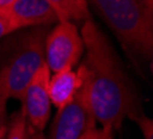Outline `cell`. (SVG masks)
<instances>
[{
  "label": "cell",
  "mask_w": 153,
  "mask_h": 139,
  "mask_svg": "<svg viewBox=\"0 0 153 139\" xmlns=\"http://www.w3.org/2000/svg\"><path fill=\"white\" fill-rule=\"evenodd\" d=\"M80 35L85 57L77 72L87 83L97 124L114 132L126 118L134 120L143 113L138 92L108 37L91 18L84 21Z\"/></svg>",
  "instance_id": "cell-1"
},
{
  "label": "cell",
  "mask_w": 153,
  "mask_h": 139,
  "mask_svg": "<svg viewBox=\"0 0 153 139\" xmlns=\"http://www.w3.org/2000/svg\"><path fill=\"white\" fill-rule=\"evenodd\" d=\"M132 58L152 62L153 0H87Z\"/></svg>",
  "instance_id": "cell-2"
},
{
  "label": "cell",
  "mask_w": 153,
  "mask_h": 139,
  "mask_svg": "<svg viewBox=\"0 0 153 139\" xmlns=\"http://www.w3.org/2000/svg\"><path fill=\"white\" fill-rule=\"evenodd\" d=\"M48 30V26L19 29L0 44V77L8 99L21 101L36 72L46 64L44 44Z\"/></svg>",
  "instance_id": "cell-3"
},
{
  "label": "cell",
  "mask_w": 153,
  "mask_h": 139,
  "mask_svg": "<svg viewBox=\"0 0 153 139\" xmlns=\"http://www.w3.org/2000/svg\"><path fill=\"white\" fill-rule=\"evenodd\" d=\"M94 128H97V120L90 105L88 87L82 76V86L75 98L57 110L51 125L50 139H82Z\"/></svg>",
  "instance_id": "cell-4"
},
{
  "label": "cell",
  "mask_w": 153,
  "mask_h": 139,
  "mask_svg": "<svg viewBox=\"0 0 153 139\" xmlns=\"http://www.w3.org/2000/svg\"><path fill=\"white\" fill-rule=\"evenodd\" d=\"M84 52V43L77 26L71 21H58L46 36L44 55L51 73L73 69Z\"/></svg>",
  "instance_id": "cell-5"
},
{
  "label": "cell",
  "mask_w": 153,
  "mask_h": 139,
  "mask_svg": "<svg viewBox=\"0 0 153 139\" xmlns=\"http://www.w3.org/2000/svg\"><path fill=\"white\" fill-rule=\"evenodd\" d=\"M51 72L44 64L30 80L22 95L21 110L29 121V124L36 129L43 131L51 113V101L48 94V80Z\"/></svg>",
  "instance_id": "cell-6"
},
{
  "label": "cell",
  "mask_w": 153,
  "mask_h": 139,
  "mask_svg": "<svg viewBox=\"0 0 153 139\" xmlns=\"http://www.w3.org/2000/svg\"><path fill=\"white\" fill-rule=\"evenodd\" d=\"M7 10L18 29L50 26L59 21L55 10L46 0H17Z\"/></svg>",
  "instance_id": "cell-7"
},
{
  "label": "cell",
  "mask_w": 153,
  "mask_h": 139,
  "mask_svg": "<svg viewBox=\"0 0 153 139\" xmlns=\"http://www.w3.org/2000/svg\"><path fill=\"white\" fill-rule=\"evenodd\" d=\"M80 86H82V76L77 73V70L65 69L50 75L48 94L51 105L57 107V110L62 109L75 98Z\"/></svg>",
  "instance_id": "cell-8"
},
{
  "label": "cell",
  "mask_w": 153,
  "mask_h": 139,
  "mask_svg": "<svg viewBox=\"0 0 153 139\" xmlns=\"http://www.w3.org/2000/svg\"><path fill=\"white\" fill-rule=\"evenodd\" d=\"M58 14L59 21H85L90 18L87 0H46Z\"/></svg>",
  "instance_id": "cell-9"
},
{
  "label": "cell",
  "mask_w": 153,
  "mask_h": 139,
  "mask_svg": "<svg viewBox=\"0 0 153 139\" xmlns=\"http://www.w3.org/2000/svg\"><path fill=\"white\" fill-rule=\"evenodd\" d=\"M6 139H46L43 135V131L36 129L35 127L29 124L25 118L22 110L13 113L10 117L8 131Z\"/></svg>",
  "instance_id": "cell-10"
},
{
  "label": "cell",
  "mask_w": 153,
  "mask_h": 139,
  "mask_svg": "<svg viewBox=\"0 0 153 139\" xmlns=\"http://www.w3.org/2000/svg\"><path fill=\"white\" fill-rule=\"evenodd\" d=\"M7 89L4 86L3 78L0 77V139H6L10 124V116L7 113Z\"/></svg>",
  "instance_id": "cell-11"
},
{
  "label": "cell",
  "mask_w": 153,
  "mask_h": 139,
  "mask_svg": "<svg viewBox=\"0 0 153 139\" xmlns=\"http://www.w3.org/2000/svg\"><path fill=\"white\" fill-rule=\"evenodd\" d=\"M19 30L17 24L14 22L8 10H0V39H4L11 33Z\"/></svg>",
  "instance_id": "cell-12"
},
{
  "label": "cell",
  "mask_w": 153,
  "mask_h": 139,
  "mask_svg": "<svg viewBox=\"0 0 153 139\" xmlns=\"http://www.w3.org/2000/svg\"><path fill=\"white\" fill-rule=\"evenodd\" d=\"M132 121H135L137 124L139 125V128L142 131V135H143V139H153V121L152 118H149L148 116L145 114H139Z\"/></svg>",
  "instance_id": "cell-13"
},
{
  "label": "cell",
  "mask_w": 153,
  "mask_h": 139,
  "mask_svg": "<svg viewBox=\"0 0 153 139\" xmlns=\"http://www.w3.org/2000/svg\"><path fill=\"white\" fill-rule=\"evenodd\" d=\"M114 132L111 131V129L102 128V127H98L95 132V138L94 139H113Z\"/></svg>",
  "instance_id": "cell-14"
},
{
  "label": "cell",
  "mask_w": 153,
  "mask_h": 139,
  "mask_svg": "<svg viewBox=\"0 0 153 139\" xmlns=\"http://www.w3.org/2000/svg\"><path fill=\"white\" fill-rule=\"evenodd\" d=\"M15 1H17V0H0V10H7Z\"/></svg>",
  "instance_id": "cell-15"
}]
</instances>
